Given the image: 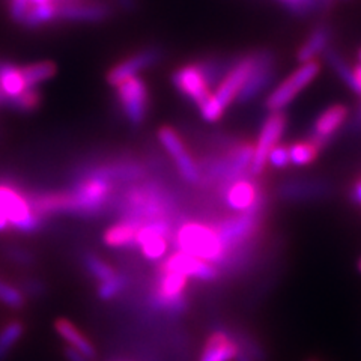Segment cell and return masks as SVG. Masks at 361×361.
<instances>
[{"mask_svg": "<svg viewBox=\"0 0 361 361\" xmlns=\"http://www.w3.org/2000/svg\"><path fill=\"white\" fill-rule=\"evenodd\" d=\"M158 140L163 145L166 152L173 158V163L178 169V172L183 176L185 183L200 184V166L187 149V146L183 142V139H180V135L172 127H161L160 131H158Z\"/></svg>", "mask_w": 361, "mask_h": 361, "instance_id": "cell-11", "label": "cell"}, {"mask_svg": "<svg viewBox=\"0 0 361 361\" xmlns=\"http://www.w3.org/2000/svg\"><path fill=\"white\" fill-rule=\"evenodd\" d=\"M288 9H290L292 13L297 14H306L310 13L318 5L319 0H280Z\"/></svg>", "mask_w": 361, "mask_h": 361, "instance_id": "cell-38", "label": "cell"}, {"mask_svg": "<svg viewBox=\"0 0 361 361\" xmlns=\"http://www.w3.org/2000/svg\"><path fill=\"white\" fill-rule=\"evenodd\" d=\"M54 329H56V331H58V334L63 338V341L68 343V346L74 348L75 351L82 353L83 355H86L90 360H94L97 357L94 345L90 343L80 331H78V329L73 322L61 318L54 322Z\"/></svg>", "mask_w": 361, "mask_h": 361, "instance_id": "cell-23", "label": "cell"}, {"mask_svg": "<svg viewBox=\"0 0 361 361\" xmlns=\"http://www.w3.org/2000/svg\"><path fill=\"white\" fill-rule=\"evenodd\" d=\"M0 89L9 101L21 95L27 89L25 83V77L21 73V66L14 65L13 62H0Z\"/></svg>", "mask_w": 361, "mask_h": 361, "instance_id": "cell-24", "label": "cell"}, {"mask_svg": "<svg viewBox=\"0 0 361 361\" xmlns=\"http://www.w3.org/2000/svg\"><path fill=\"white\" fill-rule=\"evenodd\" d=\"M160 268L175 271V273L183 274L188 279H197L202 281L217 280L220 276L219 267L203 261V259H199L196 256H191L178 250L172 255H169L161 262Z\"/></svg>", "mask_w": 361, "mask_h": 361, "instance_id": "cell-16", "label": "cell"}, {"mask_svg": "<svg viewBox=\"0 0 361 361\" xmlns=\"http://www.w3.org/2000/svg\"><path fill=\"white\" fill-rule=\"evenodd\" d=\"M82 175H95L106 178L115 185H131L146 179L148 171H146V166L140 161L130 160V158H118V160L98 161L78 169L77 176Z\"/></svg>", "mask_w": 361, "mask_h": 361, "instance_id": "cell-10", "label": "cell"}, {"mask_svg": "<svg viewBox=\"0 0 361 361\" xmlns=\"http://www.w3.org/2000/svg\"><path fill=\"white\" fill-rule=\"evenodd\" d=\"M353 199L361 207V178L357 179L353 185Z\"/></svg>", "mask_w": 361, "mask_h": 361, "instance_id": "cell-42", "label": "cell"}, {"mask_svg": "<svg viewBox=\"0 0 361 361\" xmlns=\"http://www.w3.org/2000/svg\"><path fill=\"white\" fill-rule=\"evenodd\" d=\"M83 265H85V269L87 271V274L90 277L99 280V283L104 280H109L110 277H113L118 273V271L109 262H106L103 257H99L92 252H86L83 255Z\"/></svg>", "mask_w": 361, "mask_h": 361, "instance_id": "cell-30", "label": "cell"}, {"mask_svg": "<svg viewBox=\"0 0 361 361\" xmlns=\"http://www.w3.org/2000/svg\"><path fill=\"white\" fill-rule=\"evenodd\" d=\"M355 122L358 123V126L361 127V106L358 107V113H357V118H355Z\"/></svg>", "mask_w": 361, "mask_h": 361, "instance_id": "cell-45", "label": "cell"}, {"mask_svg": "<svg viewBox=\"0 0 361 361\" xmlns=\"http://www.w3.org/2000/svg\"><path fill=\"white\" fill-rule=\"evenodd\" d=\"M238 349L231 331L216 330L207 338L199 361H233Z\"/></svg>", "mask_w": 361, "mask_h": 361, "instance_id": "cell-20", "label": "cell"}, {"mask_svg": "<svg viewBox=\"0 0 361 361\" xmlns=\"http://www.w3.org/2000/svg\"><path fill=\"white\" fill-rule=\"evenodd\" d=\"M319 143H316L312 137L307 140H300L292 143L289 146V155H290V164L295 166H309L318 158L321 152Z\"/></svg>", "mask_w": 361, "mask_h": 361, "instance_id": "cell-28", "label": "cell"}, {"mask_svg": "<svg viewBox=\"0 0 361 361\" xmlns=\"http://www.w3.org/2000/svg\"><path fill=\"white\" fill-rule=\"evenodd\" d=\"M220 71L214 59L190 62L176 68L172 74V83L178 92L199 106L212 92L211 86L219 82Z\"/></svg>", "mask_w": 361, "mask_h": 361, "instance_id": "cell-5", "label": "cell"}, {"mask_svg": "<svg viewBox=\"0 0 361 361\" xmlns=\"http://www.w3.org/2000/svg\"><path fill=\"white\" fill-rule=\"evenodd\" d=\"M256 65V51L241 56L238 61H233L229 65V70L226 71L219 87L214 95L219 99V103L228 109L233 101L238 98L241 89L250 78Z\"/></svg>", "mask_w": 361, "mask_h": 361, "instance_id": "cell-14", "label": "cell"}, {"mask_svg": "<svg viewBox=\"0 0 361 361\" xmlns=\"http://www.w3.org/2000/svg\"><path fill=\"white\" fill-rule=\"evenodd\" d=\"M286 116L281 111H273L264 122L261 134L256 140L253 160L250 166V175L259 176L265 171V166L268 164L269 152L273 151L274 146L279 145V140L283 135L286 130Z\"/></svg>", "mask_w": 361, "mask_h": 361, "instance_id": "cell-12", "label": "cell"}, {"mask_svg": "<svg viewBox=\"0 0 361 361\" xmlns=\"http://www.w3.org/2000/svg\"><path fill=\"white\" fill-rule=\"evenodd\" d=\"M116 97L122 115L131 127H140L148 118L149 90L142 77L135 75L116 86Z\"/></svg>", "mask_w": 361, "mask_h": 361, "instance_id": "cell-9", "label": "cell"}, {"mask_svg": "<svg viewBox=\"0 0 361 361\" xmlns=\"http://www.w3.org/2000/svg\"><path fill=\"white\" fill-rule=\"evenodd\" d=\"M0 302L5 304V306L9 309L20 310L25 307L26 298L18 288L0 280Z\"/></svg>", "mask_w": 361, "mask_h": 361, "instance_id": "cell-34", "label": "cell"}, {"mask_svg": "<svg viewBox=\"0 0 361 361\" xmlns=\"http://www.w3.org/2000/svg\"><path fill=\"white\" fill-rule=\"evenodd\" d=\"M111 16V8L104 0H86L58 6V21L101 23Z\"/></svg>", "mask_w": 361, "mask_h": 361, "instance_id": "cell-19", "label": "cell"}, {"mask_svg": "<svg viewBox=\"0 0 361 361\" xmlns=\"http://www.w3.org/2000/svg\"><path fill=\"white\" fill-rule=\"evenodd\" d=\"M44 219L33 209L29 195L8 180H0V232L16 231L32 235L41 231Z\"/></svg>", "mask_w": 361, "mask_h": 361, "instance_id": "cell-4", "label": "cell"}, {"mask_svg": "<svg viewBox=\"0 0 361 361\" xmlns=\"http://www.w3.org/2000/svg\"><path fill=\"white\" fill-rule=\"evenodd\" d=\"M164 51L158 45H151L128 56L127 59L116 63L113 68H110L107 73V83L113 87L119 86L122 82L128 80L131 77H135L140 71L148 70V68L157 65L163 59Z\"/></svg>", "mask_w": 361, "mask_h": 361, "instance_id": "cell-15", "label": "cell"}, {"mask_svg": "<svg viewBox=\"0 0 361 361\" xmlns=\"http://www.w3.org/2000/svg\"><path fill=\"white\" fill-rule=\"evenodd\" d=\"M41 99H42V97H41V92L38 90V87H30V89H26L21 95L11 99L8 104V109L25 111V113L33 111L39 107Z\"/></svg>", "mask_w": 361, "mask_h": 361, "instance_id": "cell-32", "label": "cell"}, {"mask_svg": "<svg viewBox=\"0 0 361 361\" xmlns=\"http://www.w3.org/2000/svg\"><path fill=\"white\" fill-rule=\"evenodd\" d=\"M233 361H256L250 354L248 353H245L244 349H238V354H236V357H235V360Z\"/></svg>", "mask_w": 361, "mask_h": 361, "instance_id": "cell-43", "label": "cell"}, {"mask_svg": "<svg viewBox=\"0 0 361 361\" xmlns=\"http://www.w3.org/2000/svg\"><path fill=\"white\" fill-rule=\"evenodd\" d=\"M265 208V195L256 202V205L248 211L240 212L238 216L226 217L217 221L216 229L220 240L228 252V261L223 267H228L240 256L241 250H247V244L255 240L256 233L261 229Z\"/></svg>", "mask_w": 361, "mask_h": 361, "instance_id": "cell-3", "label": "cell"}, {"mask_svg": "<svg viewBox=\"0 0 361 361\" xmlns=\"http://www.w3.org/2000/svg\"><path fill=\"white\" fill-rule=\"evenodd\" d=\"M321 73V63L318 61L304 62L297 68L289 77H286L265 101V107L273 111H281L288 104H290L301 90L306 89Z\"/></svg>", "mask_w": 361, "mask_h": 361, "instance_id": "cell-8", "label": "cell"}, {"mask_svg": "<svg viewBox=\"0 0 361 361\" xmlns=\"http://www.w3.org/2000/svg\"><path fill=\"white\" fill-rule=\"evenodd\" d=\"M329 193V187L325 183H304V180H297V183H286L279 187V196L285 200H301V199H313L324 196Z\"/></svg>", "mask_w": 361, "mask_h": 361, "instance_id": "cell-26", "label": "cell"}, {"mask_svg": "<svg viewBox=\"0 0 361 361\" xmlns=\"http://www.w3.org/2000/svg\"><path fill=\"white\" fill-rule=\"evenodd\" d=\"M127 283H128L127 277L121 273H116L109 280L101 281L98 285V290H97L98 298L103 301H110L113 298H116L119 293L127 288Z\"/></svg>", "mask_w": 361, "mask_h": 361, "instance_id": "cell-33", "label": "cell"}, {"mask_svg": "<svg viewBox=\"0 0 361 361\" xmlns=\"http://www.w3.org/2000/svg\"><path fill=\"white\" fill-rule=\"evenodd\" d=\"M220 188L228 207L238 212H244L253 208L256 202L265 195L256 180L247 175Z\"/></svg>", "mask_w": 361, "mask_h": 361, "instance_id": "cell-18", "label": "cell"}, {"mask_svg": "<svg viewBox=\"0 0 361 361\" xmlns=\"http://www.w3.org/2000/svg\"><path fill=\"white\" fill-rule=\"evenodd\" d=\"M197 107L200 110L202 118L205 119V121H208V122H217V121H220L224 110H226L219 103V99L216 98V95H214V94H211L207 99H203Z\"/></svg>", "mask_w": 361, "mask_h": 361, "instance_id": "cell-35", "label": "cell"}, {"mask_svg": "<svg viewBox=\"0 0 361 361\" xmlns=\"http://www.w3.org/2000/svg\"><path fill=\"white\" fill-rule=\"evenodd\" d=\"M23 334H25V325L20 321L9 322L0 330V361L8 357L11 349L18 343Z\"/></svg>", "mask_w": 361, "mask_h": 361, "instance_id": "cell-31", "label": "cell"}, {"mask_svg": "<svg viewBox=\"0 0 361 361\" xmlns=\"http://www.w3.org/2000/svg\"><path fill=\"white\" fill-rule=\"evenodd\" d=\"M172 236L173 231L171 221L154 220L140 226L137 236H135V245L140 248L142 255L148 261H160L171 247Z\"/></svg>", "mask_w": 361, "mask_h": 361, "instance_id": "cell-13", "label": "cell"}, {"mask_svg": "<svg viewBox=\"0 0 361 361\" xmlns=\"http://www.w3.org/2000/svg\"><path fill=\"white\" fill-rule=\"evenodd\" d=\"M0 107H8V99H6V97L4 95L2 89H0Z\"/></svg>", "mask_w": 361, "mask_h": 361, "instance_id": "cell-44", "label": "cell"}, {"mask_svg": "<svg viewBox=\"0 0 361 361\" xmlns=\"http://www.w3.org/2000/svg\"><path fill=\"white\" fill-rule=\"evenodd\" d=\"M324 56L326 62L330 63V66L336 71V74L342 78V80L351 87L355 94L360 95V86L355 80V75H354V68H351L348 65V62L342 58L341 54L337 51H334L333 49H326L324 51Z\"/></svg>", "mask_w": 361, "mask_h": 361, "instance_id": "cell-29", "label": "cell"}, {"mask_svg": "<svg viewBox=\"0 0 361 361\" xmlns=\"http://www.w3.org/2000/svg\"><path fill=\"white\" fill-rule=\"evenodd\" d=\"M172 240L178 252L196 256L216 267H223L228 261V252L214 224L185 221L176 229Z\"/></svg>", "mask_w": 361, "mask_h": 361, "instance_id": "cell-2", "label": "cell"}, {"mask_svg": "<svg viewBox=\"0 0 361 361\" xmlns=\"http://www.w3.org/2000/svg\"><path fill=\"white\" fill-rule=\"evenodd\" d=\"M358 59H360V62H361V49L358 50Z\"/></svg>", "mask_w": 361, "mask_h": 361, "instance_id": "cell-47", "label": "cell"}, {"mask_svg": "<svg viewBox=\"0 0 361 361\" xmlns=\"http://www.w3.org/2000/svg\"><path fill=\"white\" fill-rule=\"evenodd\" d=\"M307 361H316V360H307Z\"/></svg>", "mask_w": 361, "mask_h": 361, "instance_id": "cell-48", "label": "cell"}, {"mask_svg": "<svg viewBox=\"0 0 361 361\" xmlns=\"http://www.w3.org/2000/svg\"><path fill=\"white\" fill-rule=\"evenodd\" d=\"M18 289L23 292V295L41 297L45 292V285L38 279H25L20 283Z\"/></svg>", "mask_w": 361, "mask_h": 361, "instance_id": "cell-37", "label": "cell"}, {"mask_svg": "<svg viewBox=\"0 0 361 361\" xmlns=\"http://www.w3.org/2000/svg\"><path fill=\"white\" fill-rule=\"evenodd\" d=\"M116 2L123 11H127V13H133V11L137 8V0H116Z\"/></svg>", "mask_w": 361, "mask_h": 361, "instance_id": "cell-41", "label": "cell"}, {"mask_svg": "<svg viewBox=\"0 0 361 361\" xmlns=\"http://www.w3.org/2000/svg\"><path fill=\"white\" fill-rule=\"evenodd\" d=\"M6 255L11 261L18 264V265H30L33 262V256L27 250H25V248L11 247V248H8Z\"/></svg>", "mask_w": 361, "mask_h": 361, "instance_id": "cell-39", "label": "cell"}, {"mask_svg": "<svg viewBox=\"0 0 361 361\" xmlns=\"http://www.w3.org/2000/svg\"><path fill=\"white\" fill-rule=\"evenodd\" d=\"M276 71V61L274 56L269 51H256V65L255 70L248 78L241 92L236 98V103L245 104L248 101H252L257 95H261L264 90L271 85Z\"/></svg>", "mask_w": 361, "mask_h": 361, "instance_id": "cell-17", "label": "cell"}, {"mask_svg": "<svg viewBox=\"0 0 361 361\" xmlns=\"http://www.w3.org/2000/svg\"><path fill=\"white\" fill-rule=\"evenodd\" d=\"M65 357L70 360V361H94V360H90V358H87L86 355H83L82 353H78V351H75L74 348H65Z\"/></svg>", "mask_w": 361, "mask_h": 361, "instance_id": "cell-40", "label": "cell"}, {"mask_svg": "<svg viewBox=\"0 0 361 361\" xmlns=\"http://www.w3.org/2000/svg\"><path fill=\"white\" fill-rule=\"evenodd\" d=\"M142 224L130 221V220H119L118 223L111 224L104 232L103 241L106 245L113 248L130 247L135 244V236H137L139 228Z\"/></svg>", "mask_w": 361, "mask_h": 361, "instance_id": "cell-25", "label": "cell"}, {"mask_svg": "<svg viewBox=\"0 0 361 361\" xmlns=\"http://www.w3.org/2000/svg\"><path fill=\"white\" fill-rule=\"evenodd\" d=\"M115 184L109 179L95 175L77 176L75 184L70 188L74 199L75 217H98L111 205Z\"/></svg>", "mask_w": 361, "mask_h": 361, "instance_id": "cell-6", "label": "cell"}, {"mask_svg": "<svg viewBox=\"0 0 361 361\" xmlns=\"http://www.w3.org/2000/svg\"><path fill=\"white\" fill-rule=\"evenodd\" d=\"M348 115H349V110L346 106L343 104L330 106L329 109L321 113L318 119H316L313 126L312 139L316 143H319L321 148H324L325 143L333 137L334 133L343 126L345 121L348 119Z\"/></svg>", "mask_w": 361, "mask_h": 361, "instance_id": "cell-21", "label": "cell"}, {"mask_svg": "<svg viewBox=\"0 0 361 361\" xmlns=\"http://www.w3.org/2000/svg\"><path fill=\"white\" fill-rule=\"evenodd\" d=\"M331 29L326 25L316 26L307 39L301 44V47L297 51V59L300 62H310L314 61L316 56L324 53L326 49H330V41H331Z\"/></svg>", "mask_w": 361, "mask_h": 361, "instance_id": "cell-22", "label": "cell"}, {"mask_svg": "<svg viewBox=\"0 0 361 361\" xmlns=\"http://www.w3.org/2000/svg\"><path fill=\"white\" fill-rule=\"evenodd\" d=\"M23 77H25V83L27 89L38 87L41 83L49 82L58 73V66L51 61H41L33 62L29 65L21 66Z\"/></svg>", "mask_w": 361, "mask_h": 361, "instance_id": "cell-27", "label": "cell"}, {"mask_svg": "<svg viewBox=\"0 0 361 361\" xmlns=\"http://www.w3.org/2000/svg\"><path fill=\"white\" fill-rule=\"evenodd\" d=\"M268 163L276 169H285L290 164V155H289V146L286 145H277L269 152Z\"/></svg>", "mask_w": 361, "mask_h": 361, "instance_id": "cell-36", "label": "cell"}, {"mask_svg": "<svg viewBox=\"0 0 361 361\" xmlns=\"http://www.w3.org/2000/svg\"><path fill=\"white\" fill-rule=\"evenodd\" d=\"M115 205L121 220L143 224L154 220H169V216L176 208V202L164 185L157 180L143 179L140 183L126 185Z\"/></svg>", "mask_w": 361, "mask_h": 361, "instance_id": "cell-1", "label": "cell"}, {"mask_svg": "<svg viewBox=\"0 0 361 361\" xmlns=\"http://www.w3.org/2000/svg\"><path fill=\"white\" fill-rule=\"evenodd\" d=\"M187 283L188 277L158 267L155 285L149 295L151 307L166 313H184L188 307Z\"/></svg>", "mask_w": 361, "mask_h": 361, "instance_id": "cell-7", "label": "cell"}, {"mask_svg": "<svg viewBox=\"0 0 361 361\" xmlns=\"http://www.w3.org/2000/svg\"><path fill=\"white\" fill-rule=\"evenodd\" d=\"M358 271H360V273H361V259H360V261H358Z\"/></svg>", "mask_w": 361, "mask_h": 361, "instance_id": "cell-46", "label": "cell"}]
</instances>
